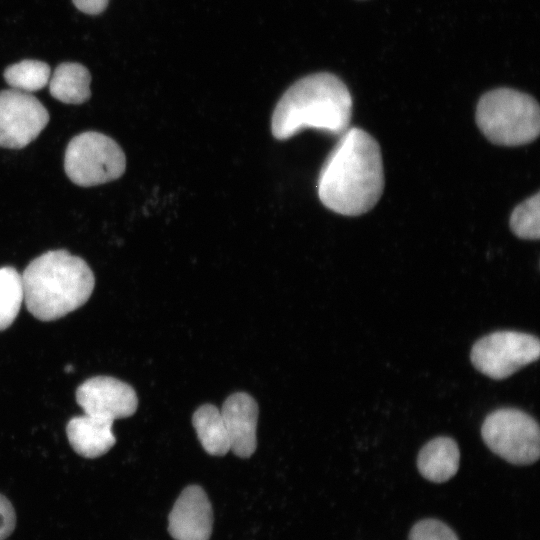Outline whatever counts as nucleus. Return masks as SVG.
I'll list each match as a JSON object with an SVG mask.
<instances>
[{"label": "nucleus", "mask_w": 540, "mask_h": 540, "mask_svg": "<svg viewBox=\"0 0 540 540\" xmlns=\"http://www.w3.org/2000/svg\"><path fill=\"white\" fill-rule=\"evenodd\" d=\"M112 425V421L84 414L68 422L66 434L76 453L85 458H96L107 453L116 443Z\"/></svg>", "instance_id": "f8f14e48"}, {"label": "nucleus", "mask_w": 540, "mask_h": 540, "mask_svg": "<svg viewBox=\"0 0 540 540\" xmlns=\"http://www.w3.org/2000/svg\"><path fill=\"white\" fill-rule=\"evenodd\" d=\"M539 192L521 202L510 216V229L521 239L538 240L540 236Z\"/></svg>", "instance_id": "a211bd4d"}, {"label": "nucleus", "mask_w": 540, "mask_h": 540, "mask_svg": "<svg viewBox=\"0 0 540 540\" xmlns=\"http://www.w3.org/2000/svg\"><path fill=\"white\" fill-rule=\"evenodd\" d=\"M475 118L483 135L500 146L530 143L540 132L538 102L532 96L511 88H497L482 95Z\"/></svg>", "instance_id": "20e7f679"}, {"label": "nucleus", "mask_w": 540, "mask_h": 540, "mask_svg": "<svg viewBox=\"0 0 540 540\" xmlns=\"http://www.w3.org/2000/svg\"><path fill=\"white\" fill-rule=\"evenodd\" d=\"M24 301L22 278L10 266L0 268V331L7 329L16 319Z\"/></svg>", "instance_id": "f3484780"}, {"label": "nucleus", "mask_w": 540, "mask_h": 540, "mask_svg": "<svg viewBox=\"0 0 540 540\" xmlns=\"http://www.w3.org/2000/svg\"><path fill=\"white\" fill-rule=\"evenodd\" d=\"M213 515L205 491L197 485L186 487L168 517V531L175 540H209Z\"/></svg>", "instance_id": "9d476101"}, {"label": "nucleus", "mask_w": 540, "mask_h": 540, "mask_svg": "<svg viewBox=\"0 0 540 540\" xmlns=\"http://www.w3.org/2000/svg\"><path fill=\"white\" fill-rule=\"evenodd\" d=\"M78 10L83 13L96 15L105 10L109 0H72Z\"/></svg>", "instance_id": "412c9836"}, {"label": "nucleus", "mask_w": 540, "mask_h": 540, "mask_svg": "<svg viewBox=\"0 0 540 540\" xmlns=\"http://www.w3.org/2000/svg\"><path fill=\"white\" fill-rule=\"evenodd\" d=\"M408 540H458V537L447 524L430 518L415 523Z\"/></svg>", "instance_id": "6ab92c4d"}, {"label": "nucleus", "mask_w": 540, "mask_h": 540, "mask_svg": "<svg viewBox=\"0 0 540 540\" xmlns=\"http://www.w3.org/2000/svg\"><path fill=\"white\" fill-rule=\"evenodd\" d=\"M24 302L41 321H52L84 305L95 278L88 264L67 250H51L32 260L21 275Z\"/></svg>", "instance_id": "7ed1b4c3"}, {"label": "nucleus", "mask_w": 540, "mask_h": 540, "mask_svg": "<svg viewBox=\"0 0 540 540\" xmlns=\"http://www.w3.org/2000/svg\"><path fill=\"white\" fill-rule=\"evenodd\" d=\"M192 422L208 454L223 456L230 451L229 437L220 409L212 404H204L194 412Z\"/></svg>", "instance_id": "2eb2a0df"}, {"label": "nucleus", "mask_w": 540, "mask_h": 540, "mask_svg": "<svg viewBox=\"0 0 540 540\" xmlns=\"http://www.w3.org/2000/svg\"><path fill=\"white\" fill-rule=\"evenodd\" d=\"M230 442V451L241 458L250 457L256 450L258 405L245 392L230 395L220 409Z\"/></svg>", "instance_id": "9b49d317"}, {"label": "nucleus", "mask_w": 540, "mask_h": 540, "mask_svg": "<svg viewBox=\"0 0 540 540\" xmlns=\"http://www.w3.org/2000/svg\"><path fill=\"white\" fill-rule=\"evenodd\" d=\"M76 401L84 414L112 422L133 415L138 406L135 390L109 376H97L83 382L77 388Z\"/></svg>", "instance_id": "1a4fd4ad"}, {"label": "nucleus", "mask_w": 540, "mask_h": 540, "mask_svg": "<svg viewBox=\"0 0 540 540\" xmlns=\"http://www.w3.org/2000/svg\"><path fill=\"white\" fill-rule=\"evenodd\" d=\"M385 185L381 149L373 136L352 127L326 158L317 181L318 196L329 210L358 216L379 201Z\"/></svg>", "instance_id": "f257e3e1"}, {"label": "nucleus", "mask_w": 540, "mask_h": 540, "mask_svg": "<svg viewBox=\"0 0 540 540\" xmlns=\"http://www.w3.org/2000/svg\"><path fill=\"white\" fill-rule=\"evenodd\" d=\"M16 525L15 510L10 501L0 494V540L8 537Z\"/></svg>", "instance_id": "aec40b11"}, {"label": "nucleus", "mask_w": 540, "mask_h": 540, "mask_svg": "<svg viewBox=\"0 0 540 540\" xmlns=\"http://www.w3.org/2000/svg\"><path fill=\"white\" fill-rule=\"evenodd\" d=\"M125 167L122 148L99 132L87 131L76 135L65 151V172L78 186L90 187L116 180L124 173Z\"/></svg>", "instance_id": "39448f33"}, {"label": "nucleus", "mask_w": 540, "mask_h": 540, "mask_svg": "<svg viewBox=\"0 0 540 540\" xmlns=\"http://www.w3.org/2000/svg\"><path fill=\"white\" fill-rule=\"evenodd\" d=\"M539 354L540 342L536 336L518 331H496L474 343L470 358L479 372L502 380L536 361Z\"/></svg>", "instance_id": "0eeeda50"}, {"label": "nucleus", "mask_w": 540, "mask_h": 540, "mask_svg": "<svg viewBox=\"0 0 540 540\" xmlns=\"http://www.w3.org/2000/svg\"><path fill=\"white\" fill-rule=\"evenodd\" d=\"M3 75L12 89L31 93L44 88L49 83L51 70L43 61L22 60L8 66Z\"/></svg>", "instance_id": "dca6fc26"}, {"label": "nucleus", "mask_w": 540, "mask_h": 540, "mask_svg": "<svg viewBox=\"0 0 540 540\" xmlns=\"http://www.w3.org/2000/svg\"><path fill=\"white\" fill-rule=\"evenodd\" d=\"M536 420L522 410L500 408L484 420L481 435L487 447L514 465H529L540 454V433Z\"/></svg>", "instance_id": "423d86ee"}, {"label": "nucleus", "mask_w": 540, "mask_h": 540, "mask_svg": "<svg viewBox=\"0 0 540 540\" xmlns=\"http://www.w3.org/2000/svg\"><path fill=\"white\" fill-rule=\"evenodd\" d=\"M91 75L88 69L74 62L56 67L49 80L52 97L66 104H82L91 96Z\"/></svg>", "instance_id": "4468645a"}, {"label": "nucleus", "mask_w": 540, "mask_h": 540, "mask_svg": "<svg viewBox=\"0 0 540 540\" xmlns=\"http://www.w3.org/2000/svg\"><path fill=\"white\" fill-rule=\"evenodd\" d=\"M459 461L457 443L449 437H437L422 447L418 454L417 467L425 479L443 483L457 473Z\"/></svg>", "instance_id": "ddd939ff"}, {"label": "nucleus", "mask_w": 540, "mask_h": 540, "mask_svg": "<svg viewBox=\"0 0 540 540\" xmlns=\"http://www.w3.org/2000/svg\"><path fill=\"white\" fill-rule=\"evenodd\" d=\"M352 116V98L337 76L321 72L308 75L282 95L271 118L272 135L286 140L305 128L342 135Z\"/></svg>", "instance_id": "f03ea898"}, {"label": "nucleus", "mask_w": 540, "mask_h": 540, "mask_svg": "<svg viewBox=\"0 0 540 540\" xmlns=\"http://www.w3.org/2000/svg\"><path fill=\"white\" fill-rule=\"evenodd\" d=\"M49 121L43 104L30 93L0 91V147L21 149L35 140Z\"/></svg>", "instance_id": "6e6552de"}]
</instances>
